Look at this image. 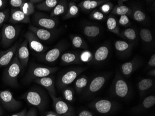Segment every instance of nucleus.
Wrapping results in <instances>:
<instances>
[{
  "mask_svg": "<svg viewBox=\"0 0 155 116\" xmlns=\"http://www.w3.org/2000/svg\"><path fill=\"white\" fill-rule=\"evenodd\" d=\"M86 68H77L68 70L60 76L57 81V85L59 89L62 90L74 81L78 76L86 70Z\"/></svg>",
  "mask_w": 155,
  "mask_h": 116,
  "instance_id": "nucleus-4",
  "label": "nucleus"
},
{
  "mask_svg": "<svg viewBox=\"0 0 155 116\" xmlns=\"http://www.w3.org/2000/svg\"><path fill=\"white\" fill-rule=\"evenodd\" d=\"M88 84V79L87 77L82 76L77 78L75 82V88L78 93L81 92Z\"/></svg>",
  "mask_w": 155,
  "mask_h": 116,
  "instance_id": "nucleus-26",
  "label": "nucleus"
},
{
  "mask_svg": "<svg viewBox=\"0 0 155 116\" xmlns=\"http://www.w3.org/2000/svg\"><path fill=\"white\" fill-rule=\"evenodd\" d=\"M25 37L29 44V48L32 50L38 53H42L46 50V47L33 32L28 31L25 34Z\"/></svg>",
  "mask_w": 155,
  "mask_h": 116,
  "instance_id": "nucleus-8",
  "label": "nucleus"
},
{
  "mask_svg": "<svg viewBox=\"0 0 155 116\" xmlns=\"http://www.w3.org/2000/svg\"><path fill=\"white\" fill-rule=\"evenodd\" d=\"M140 36L142 40L145 42H150L153 39L152 34L148 29L143 28L140 30Z\"/></svg>",
  "mask_w": 155,
  "mask_h": 116,
  "instance_id": "nucleus-33",
  "label": "nucleus"
},
{
  "mask_svg": "<svg viewBox=\"0 0 155 116\" xmlns=\"http://www.w3.org/2000/svg\"><path fill=\"white\" fill-rule=\"evenodd\" d=\"M91 17L94 20L101 21L104 18V15L101 12L95 10L94 12L91 13Z\"/></svg>",
  "mask_w": 155,
  "mask_h": 116,
  "instance_id": "nucleus-41",
  "label": "nucleus"
},
{
  "mask_svg": "<svg viewBox=\"0 0 155 116\" xmlns=\"http://www.w3.org/2000/svg\"><path fill=\"white\" fill-rule=\"evenodd\" d=\"M63 96L66 101L73 102L74 97V91L72 88L66 87L62 89Z\"/></svg>",
  "mask_w": 155,
  "mask_h": 116,
  "instance_id": "nucleus-30",
  "label": "nucleus"
},
{
  "mask_svg": "<svg viewBox=\"0 0 155 116\" xmlns=\"http://www.w3.org/2000/svg\"><path fill=\"white\" fill-rule=\"evenodd\" d=\"M78 116H94V115L93 113L89 111L84 110L80 111Z\"/></svg>",
  "mask_w": 155,
  "mask_h": 116,
  "instance_id": "nucleus-46",
  "label": "nucleus"
},
{
  "mask_svg": "<svg viewBox=\"0 0 155 116\" xmlns=\"http://www.w3.org/2000/svg\"><path fill=\"white\" fill-rule=\"evenodd\" d=\"M19 29L11 24H5L2 30L1 44L4 48L9 47L19 35Z\"/></svg>",
  "mask_w": 155,
  "mask_h": 116,
  "instance_id": "nucleus-5",
  "label": "nucleus"
},
{
  "mask_svg": "<svg viewBox=\"0 0 155 116\" xmlns=\"http://www.w3.org/2000/svg\"><path fill=\"white\" fill-rule=\"evenodd\" d=\"M115 47L118 51L120 52H124L130 48L129 44L125 41H117L115 43Z\"/></svg>",
  "mask_w": 155,
  "mask_h": 116,
  "instance_id": "nucleus-36",
  "label": "nucleus"
},
{
  "mask_svg": "<svg viewBox=\"0 0 155 116\" xmlns=\"http://www.w3.org/2000/svg\"><path fill=\"white\" fill-rule=\"evenodd\" d=\"M24 2V1L22 0H10L9 3L12 7L20 8Z\"/></svg>",
  "mask_w": 155,
  "mask_h": 116,
  "instance_id": "nucleus-43",
  "label": "nucleus"
},
{
  "mask_svg": "<svg viewBox=\"0 0 155 116\" xmlns=\"http://www.w3.org/2000/svg\"><path fill=\"white\" fill-rule=\"evenodd\" d=\"M29 104L37 107L41 111H43L47 106V98L42 91L36 89H32L25 92L22 98Z\"/></svg>",
  "mask_w": 155,
  "mask_h": 116,
  "instance_id": "nucleus-2",
  "label": "nucleus"
},
{
  "mask_svg": "<svg viewBox=\"0 0 155 116\" xmlns=\"http://www.w3.org/2000/svg\"><path fill=\"white\" fill-rule=\"evenodd\" d=\"M59 69L58 67H48L46 66L35 65L31 67L26 76L27 81H34L36 78L49 76Z\"/></svg>",
  "mask_w": 155,
  "mask_h": 116,
  "instance_id": "nucleus-3",
  "label": "nucleus"
},
{
  "mask_svg": "<svg viewBox=\"0 0 155 116\" xmlns=\"http://www.w3.org/2000/svg\"><path fill=\"white\" fill-rule=\"evenodd\" d=\"M18 47L19 42H17L7 50L0 52V68L9 65L15 55Z\"/></svg>",
  "mask_w": 155,
  "mask_h": 116,
  "instance_id": "nucleus-9",
  "label": "nucleus"
},
{
  "mask_svg": "<svg viewBox=\"0 0 155 116\" xmlns=\"http://www.w3.org/2000/svg\"><path fill=\"white\" fill-rule=\"evenodd\" d=\"M37 116V111L36 109L35 108H32L28 110L25 116Z\"/></svg>",
  "mask_w": 155,
  "mask_h": 116,
  "instance_id": "nucleus-45",
  "label": "nucleus"
},
{
  "mask_svg": "<svg viewBox=\"0 0 155 116\" xmlns=\"http://www.w3.org/2000/svg\"><path fill=\"white\" fill-rule=\"evenodd\" d=\"M72 42L73 46L75 48H86L85 43L82 38L80 37V36H74V37L72 38Z\"/></svg>",
  "mask_w": 155,
  "mask_h": 116,
  "instance_id": "nucleus-35",
  "label": "nucleus"
},
{
  "mask_svg": "<svg viewBox=\"0 0 155 116\" xmlns=\"http://www.w3.org/2000/svg\"><path fill=\"white\" fill-rule=\"evenodd\" d=\"M149 66L151 67H155V54H153L151 56L148 62Z\"/></svg>",
  "mask_w": 155,
  "mask_h": 116,
  "instance_id": "nucleus-47",
  "label": "nucleus"
},
{
  "mask_svg": "<svg viewBox=\"0 0 155 116\" xmlns=\"http://www.w3.org/2000/svg\"><path fill=\"white\" fill-rule=\"evenodd\" d=\"M155 104V96L150 95L143 99L142 103V106L144 109H147L151 108Z\"/></svg>",
  "mask_w": 155,
  "mask_h": 116,
  "instance_id": "nucleus-34",
  "label": "nucleus"
},
{
  "mask_svg": "<svg viewBox=\"0 0 155 116\" xmlns=\"http://www.w3.org/2000/svg\"><path fill=\"white\" fill-rule=\"evenodd\" d=\"M59 2V1L57 0H46L41 3L36 4L35 8L41 11H51L54 9Z\"/></svg>",
  "mask_w": 155,
  "mask_h": 116,
  "instance_id": "nucleus-22",
  "label": "nucleus"
},
{
  "mask_svg": "<svg viewBox=\"0 0 155 116\" xmlns=\"http://www.w3.org/2000/svg\"><path fill=\"white\" fill-rule=\"evenodd\" d=\"M9 15V9L0 11V27L8 20Z\"/></svg>",
  "mask_w": 155,
  "mask_h": 116,
  "instance_id": "nucleus-40",
  "label": "nucleus"
},
{
  "mask_svg": "<svg viewBox=\"0 0 155 116\" xmlns=\"http://www.w3.org/2000/svg\"><path fill=\"white\" fill-rule=\"evenodd\" d=\"M22 68L16 52L15 56L4 71L3 76L4 83L11 87L16 88L18 86V77Z\"/></svg>",
  "mask_w": 155,
  "mask_h": 116,
  "instance_id": "nucleus-1",
  "label": "nucleus"
},
{
  "mask_svg": "<svg viewBox=\"0 0 155 116\" xmlns=\"http://www.w3.org/2000/svg\"><path fill=\"white\" fill-rule=\"evenodd\" d=\"M29 31L33 32L39 40L47 41L52 37V33L50 31L42 28H37L31 25L28 27Z\"/></svg>",
  "mask_w": 155,
  "mask_h": 116,
  "instance_id": "nucleus-17",
  "label": "nucleus"
},
{
  "mask_svg": "<svg viewBox=\"0 0 155 116\" xmlns=\"http://www.w3.org/2000/svg\"><path fill=\"white\" fill-rule=\"evenodd\" d=\"M61 61L63 64L70 65L80 63L81 60L79 55L72 53H66L61 57Z\"/></svg>",
  "mask_w": 155,
  "mask_h": 116,
  "instance_id": "nucleus-19",
  "label": "nucleus"
},
{
  "mask_svg": "<svg viewBox=\"0 0 155 116\" xmlns=\"http://www.w3.org/2000/svg\"><path fill=\"white\" fill-rule=\"evenodd\" d=\"M3 114V111L2 108L1 106L0 105V116H2Z\"/></svg>",
  "mask_w": 155,
  "mask_h": 116,
  "instance_id": "nucleus-52",
  "label": "nucleus"
},
{
  "mask_svg": "<svg viewBox=\"0 0 155 116\" xmlns=\"http://www.w3.org/2000/svg\"><path fill=\"white\" fill-rule=\"evenodd\" d=\"M44 116H61L59 114H57L56 112L54 111H48L45 113Z\"/></svg>",
  "mask_w": 155,
  "mask_h": 116,
  "instance_id": "nucleus-49",
  "label": "nucleus"
},
{
  "mask_svg": "<svg viewBox=\"0 0 155 116\" xmlns=\"http://www.w3.org/2000/svg\"><path fill=\"white\" fill-rule=\"evenodd\" d=\"M34 23L42 28L46 29H52L56 26L55 19L52 17H48L41 15H37L34 19Z\"/></svg>",
  "mask_w": 155,
  "mask_h": 116,
  "instance_id": "nucleus-10",
  "label": "nucleus"
},
{
  "mask_svg": "<svg viewBox=\"0 0 155 116\" xmlns=\"http://www.w3.org/2000/svg\"><path fill=\"white\" fill-rule=\"evenodd\" d=\"M104 1H96V0H84L79 3L78 7L84 10H90L94 9L97 6L104 3Z\"/></svg>",
  "mask_w": 155,
  "mask_h": 116,
  "instance_id": "nucleus-21",
  "label": "nucleus"
},
{
  "mask_svg": "<svg viewBox=\"0 0 155 116\" xmlns=\"http://www.w3.org/2000/svg\"><path fill=\"white\" fill-rule=\"evenodd\" d=\"M92 55L89 51H84L80 56V60L83 62H88L91 60Z\"/></svg>",
  "mask_w": 155,
  "mask_h": 116,
  "instance_id": "nucleus-39",
  "label": "nucleus"
},
{
  "mask_svg": "<svg viewBox=\"0 0 155 116\" xmlns=\"http://www.w3.org/2000/svg\"><path fill=\"white\" fill-rule=\"evenodd\" d=\"M0 103L9 111L16 110L22 105L21 101L16 100L12 92L8 90L0 91Z\"/></svg>",
  "mask_w": 155,
  "mask_h": 116,
  "instance_id": "nucleus-6",
  "label": "nucleus"
},
{
  "mask_svg": "<svg viewBox=\"0 0 155 116\" xmlns=\"http://www.w3.org/2000/svg\"><path fill=\"white\" fill-rule=\"evenodd\" d=\"M53 101L55 112L61 116H75L74 111L71 105L61 98L50 96Z\"/></svg>",
  "mask_w": 155,
  "mask_h": 116,
  "instance_id": "nucleus-7",
  "label": "nucleus"
},
{
  "mask_svg": "<svg viewBox=\"0 0 155 116\" xmlns=\"http://www.w3.org/2000/svg\"><path fill=\"white\" fill-rule=\"evenodd\" d=\"M91 108L101 114H108L111 112L114 108V104L107 99L97 100L90 105Z\"/></svg>",
  "mask_w": 155,
  "mask_h": 116,
  "instance_id": "nucleus-11",
  "label": "nucleus"
},
{
  "mask_svg": "<svg viewBox=\"0 0 155 116\" xmlns=\"http://www.w3.org/2000/svg\"><path fill=\"white\" fill-rule=\"evenodd\" d=\"M109 53V48L106 46H101L98 48L94 54V59L96 61L101 62L107 58Z\"/></svg>",
  "mask_w": 155,
  "mask_h": 116,
  "instance_id": "nucleus-23",
  "label": "nucleus"
},
{
  "mask_svg": "<svg viewBox=\"0 0 155 116\" xmlns=\"http://www.w3.org/2000/svg\"><path fill=\"white\" fill-rule=\"evenodd\" d=\"M130 21L127 15H121L119 18V23L121 25L125 26L129 23Z\"/></svg>",
  "mask_w": 155,
  "mask_h": 116,
  "instance_id": "nucleus-44",
  "label": "nucleus"
},
{
  "mask_svg": "<svg viewBox=\"0 0 155 116\" xmlns=\"http://www.w3.org/2000/svg\"><path fill=\"white\" fill-rule=\"evenodd\" d=\"M134 69V64L132 62H127L122 64L121 70L123 74L126 76L130 75Z\"/></svg>",
  "mask_w": 155,
  "mask_h": 116,
  "instance_id": "nucleus-32",
  "label": "nucleus"
},
{
  "mask_svg": "<svg viewBox=\"0 0 155 116\" xmlns=\"http://www.w3.org/2000/svg\"><path fill=\"white\" fill-rule=\"evenodd\" d=\"M111 13L114 15H127L130 13V9L124 5L117 6L114 8Z\"/></svg>",
  "mask_w": 155,
  "mask_h": 116,
  "instance_id": "nucleus-29",
  "label": "nucleus"
},
{
  "mask_svg": "<svg viewBox=\"0 0 155 116\" xmlns=\"http://www.w3.org/2000/svg\"><path fill=\"white\" fill-rule=\"evenodd\" d=\"M62 49L60 47L53 48L42 56L41 58L42 61L46 62H54L59 58L62 51Z\"/></svg>",
  "mask_w": 155,
  "mask_h": 116,
  "instance_id": "nucleus-18",
  "label": "nucleus"
},
{
  "mask_svg": "<svg viewBox=\"0 0 155 116\" xmlns=\"http://www.w3.org/2000/svg\"><path fill=\"white\" fill-rule=\"evenodd\" d=\"M129 87L126 82L122 79L118 78L116 81L114 85V92L118 97L125 98L129 93Z\"/></svg>",
  "mask_w": 155,
  "mask_h": 116,
  "instance_id": "nucleus-14",
  "label": "nucleus"
},
{
  "mask_svg": "<svg viewBox=\"0 0 155 116\" xmlns=\"http://www.w3.org/2000/svg\"><path fill=\"white\" fill-rule=\"evenodd\" d=\"M1 35H0V37H1Z\"/></svg>",
  "mask_w": 155,
  "mask_h": 116,
  "instance_id": "nucleus-53",
  "label": "nucleus"
},
{
  "mask_svg": "<svg viewBox=\"0 0 155 116\" xmlns=\"http://www.w3.org/2000/svg\"><path fill=\"white\" fill-rule=\"evenodd\" d=\"M27 112V109H24V110L20 111V112L15 113V114H14V115L11 116H25Z\"/></svg>",
  "mask_w": 155,
  "mask_h": 116,
  "instance_id": "nucleus-48",
  "label": "nucleus"
},
{
  "mask_svg": "<svg viewBox=\"0 0 155 116\" xmlns=\"http://www.w3.org/2000/svg\"><path fill=\"white\" fill-rule=\"evenodd\" d=\"M107 25L109 31L116 35H119V28L117 26V22L114 17L110 16L108 18Z\"/></svg>",
  "mask_w": 155,
  "mask_h": 116,
  "instance_id": "nucleus-28",
  "label": "nucleus"
},
{
  "mask_svg": "<svg viewBox=\"0 0 155 116\" xmlns=\"http://www.w3.org/2000/svg\"><path fill=\"white\" fill-rule=\"evenodd\" d=\"M149 75H150L152 76H155V69H153L151 70L150 71H149Z\"/></svg>",
  "mask_w": 155,
  "mask_h": 116,
  "instance_id": "nucleus-51",
  "label": "nucleus"
},
{
  "mask_svg": "<svg viewBox=\"0 0 155 116\" xmlns=\"http://www.w3.org/2000/svg\"><path fill=\"white\" fill-rule=\"evenodd\" d=\"M18 59L22 67L28 65L29 59V52L28 48V42L26 39L18 47L17 49Z\"/></svg>",
  "mask_w": 155,
  "mask_h": 116,
  "instance_id": "nucleus-13",
  "label": "nucleus"
},
{
  "mask_svg": "<svg viewBox=\"0 0 155 116\" xmlns=\"http://www.w3.org/2000/svg\"><path fill=\"white\" fill-rule=\"evenodd\" d=\"M19 9L26 15L29 16L35 12V6L34 3L31 2H27L25 1Z\"/></svg>",
  "mask_w": 155,
  "mask_h": 116,
  "instance_id": "nucleus-27",
  "label": "nucleus"
},
{
  "mask_svg": "<svg viewBox=\"0 0 155 116\" xmlns=\"http://www.w3.org/2000/svg\"><path fill=\"white\" fill-rule=\"evenodd\" d=\"M153 84V81L152 79L150 78H144L138 83V89L140 91H145L150 88Z\"/></svg>",
  "mask_w": 155,
  "mask_h": 116,
  "instance_id": "nucleus-31",
  "label": "nucleus"
},
{
  "mask_svg": "<svg viewBox=\"0 0 155 116\" xmlns=\"http://www.w3.org/2000/svg\"><path fill=\"white\" fill-rule=\"evenodd\" d=\"M9 22L13 23H29L30 19L29 16L26 15L20 9L14 8L11 10Z\"/></svg>",
  "mask_w": 155,
  "mask_h": 116,
  "instance_id": "nucleus-15",
  "label": "nucleus"
},
{
  "mask_svg": "<svg viewBox=\"0 0 155 116\" xmlns=\"http://www.w3.org/2000/svg\"><path fill=\"white\" fill-rule=\"evenodd\" d=\"M79 8L74 2H70L68 8L66 15H64V19H68L76 17L79 14Z\"/></svg>",
  "mask_w": 155,
  "mask_h": 116,
  "instance_id": "nucleus-24",
  "label": "nucleus"
},
{
  "mask_svg": "<svg viewBox=\"0 0 155 116\" xmlns=\"http://www.w3.org/2000/svg\"><path fill=\"white\" fill-rule=\"evenodd\" d=\"M36 83L43 86L47 89L50 96L56 97V91L55 88L54 81L52 77H45L36 78L34 80Z\"/></svg>",
  "mask_w": 155,
  "mask_h": 116,
  "instance_id": "nucleus-12",
  "label": "nucleus"
},
{
  "mask_svg": "<svg viewBox=\"0 0 155 116\" xmlns=\"http://www.w3.org/2000/svg\"><path fill=\"white\" fill-rule=\"evenodd\" d=\"M84 33L85 35L90 38H94L98 35L101 32L100 28L96 26H86L84 28Z\"/></svg>",
  "mask_w": 155,
  "mask_h": 116,
  "instance_id": "nucleus-25",
  "label": "nucleus"
},
{
  "mask_svg": "<svg viewBox=\"0 0 155 116\" xmlns=\"http://www.w3.org/2000/svg\"><path fill=\"white\" fill-rule=\"evenodd\" d=\"M6 3L5 1H3V0H0V8H2L5 5Z\"/></svg>",
  "mask_w": 155,
  "mask_h": 116,
  "instance_id": "nucleus-50",
  "label": "nucleus"
},
{
  "mask_svg": "<svg viewBox=\"0 0 155 116\" xmlns=\"http://www.w3.org/2000/svg\"><path fill=\"white\" fill-rule=\"evenodd\" d=\"M68 8V4L66 1H59L54 8L50 14V17L53 18L67 13Z\"/></svg>",
  "mask_w": 155,
  "mask_h": 116,
  "instance_id": "nucleus-20",
  "label": "nucleus"
},
{
  "mask_svg": "<svg viewBox=\"0 0 155 116\" xmlns=\"http://www.w3.org/2000/svg\"><path fill=\"white\" fill-rule=\"evenodd\" d=\"M133 17L137 22H142L146 19V15L141 10L137 9L135 11L134 13L133 14Z\"/></svg>",
  "mask_w": 155,
  "mask_h": 116,
  "instance_id": "nucleus-37",
  "label": "nucleus"
},
{
  "mask_svg": "<svg viewBox=\"0 0 155 116\" xmlns=\"http://www.w3.org/2000/svg\"><path fill=\"white\" fill-rule=\"evenodd\" d=\"M124 35L129 40H134L136 38V33L133 29H126L124 32Z\"/></svg>",
  "mask_w": 155,
  "mask_h": 116,
  "instance_id": "nucleus-38",
  "label": "nucleus"
},
{
  "mask_svg": "<svg viewBox=\"0 0 155 116\" xmlns=\"http://www.w3.org/2000/svg\"><path fill=\"white\" fill-rule=\"evenodd\" d=\"M106 78L105 77L99 76L96 77L91 81L87 90V94H94L102 88L105 84Z\"/></svg>",
  "mask_w": 155,
  "mask_h": 116,
  "instance_id": "nucleus-16",
  "label": "nucleus"
},
{
  "mask_svg": "<svg viewBox=\"0 0 155 116\" xmlns=\"http://www.w3.org/2000/svg\"><path fill=\"white\" fill-rule=\"evenodd\" d=\"M112 4L110 3H106L103 4L101 7V10L104 13H108L112 8Z\"/></svg>",
  "mask_w": 155,
  "mask_h": 116,
  "instance_id": "nucleus-42",
  "label": "nucleus"
}]
</instances>
